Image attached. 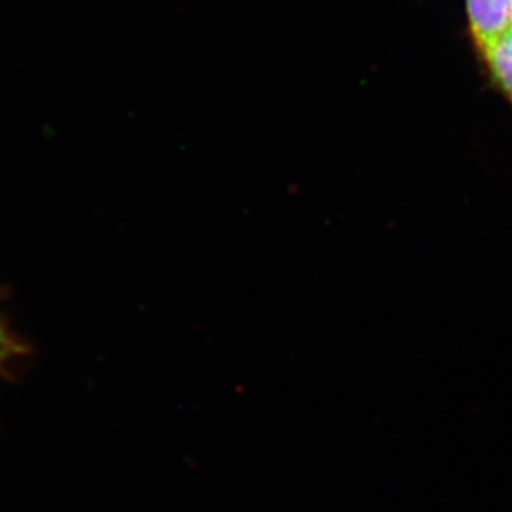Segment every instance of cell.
<instances>
[{
    "label": "cell",
    "mask_w": 512,
    "mask_h": 512,
    "mask_svg": "<svg viewBox=\"0 0 512 512\" xmlns=\"http://www.w3.org/2000/svg\"><path fill=\"white\" fill-rule=\"evenodd\" d=\"M468 28L478 52L512 29V0H466Z\"/></svg>",
    "instance_id": "6da1fadb"
},
{
    "label": "cell",
    "mask_w": 512,
    "mask_h": 512,
    "mask_svg": "<svg viewBox=\"0 0 512 512\" xmlns=\"http://www.w3.org/2000/svg\"><path fill=\"white\" fill-rule=\"evenodd\" d=\"M25 353V345L10 332L5 319L0 315V370H2L10 360L25 355Z\"/></svg>",
    "instance_id": "3957f363"
},
{
    "label": "cell",
    "mask_w": 512,
    "mask_h": 512,
    "mask_svg": "<svg viewBox=\"0 0 512 512\" xmlns=\"http://www.w3.org/2000/svg\"><path fill=\"white\" fill-rule=\"evenodd\" d=\"M491 83L512 107V29L480 52Z\"/></svg>",
    "instance_id": "7a4b0ae2"
}]
</instances>
